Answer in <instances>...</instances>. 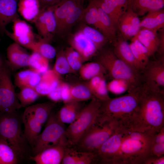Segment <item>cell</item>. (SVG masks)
Masks as SVG:
<instances>
[{"instance_id": "6da1fadb", "label": "cell", "mask_w": 164, "mask_h": 164, "mask_svg": "<svg viewBox=\"0 0 164 164\" xmlns=\"http://www.w3.org/2000/svg\"><path fill=\"white\" fill-rule=\"evenodd\" d=\"M142 85L138 106L128 129L157 132L164 127V91Z\"/></svg>"}, {"instance_id": "7a4b0ae2", "label": "cell", "mask_w": 164, "mask_h": 164, "mask_svg": "<svg viewBox=\"0 0 164 164\" xmlns=\"http://www.w3.org/2000/svg\"><path fill=\"white\" fill-rule=\"evenodd\" d=\"M155 133L128 130L125 134L114 164H144L150 156Z\"/></svg>"}, {"instance_id": "3957f363", "label": "cell", "mask_w": 164, "mask_h": 164, "mask_svg": "<svg viewBox=\"0 0 164 164\" xmlns=\"http://www.w3.org/2000/svg\"><path fill=\"white\" fill-rule=\"evenodd\" d=\"M142 84L125 95L102 101L99 115L114 120L128 128L138 104Z\"/></svg>"}, {"instance_id": "277c9868", "label": "cell", "mask_w": 164, "mask_h": 164, "mask_svg": "<svg viewBox=\"0 0 164 164\" xmlns=\"http://www.w3.org/2000/svg\"><path fill=\"white\" fill-rule=\"evenodd\" d=\"M22 116L16 111H0V139L7 142L18 153L22 160L32 155V148L22 128Z\"/></svg>"}, {"instance_id": "5b68a950", "label": "cell", "mask_w": 164, "mask_h": 164, "mask_svg": "<svg viewBox=\"0 0 164 164\" xmlns=\"http://www.w3.org/2000/svg\"><path fill=\"white\" fill-rule=\"evenodd\" d=\"M97 61L103 66L106 73L112 79L123 82L128 91L142 84V73L118 58L113 50H103L99 55Z\"/></svg>"}, {"instance_id": "8992f818", "label": "cell", "mask_w": 164, "mask_h": 164, "mask_svg": "<svg viewBox=\"0 0 164 164\" xmlns=\"http://www.w3.org/2000/svg\"><path fill=\"white\" fill-rule=\"evenodd\" d=\"M119 125L114 120L98 115L95 122L73 146L79 150L94 153Z\"/></svg>"}, {"instance_id": "52a82bcc", "label": "cell", "mask_w": 164, "mask_h": 164, "mask_svg": "<svg viewBox=\"0 0 164 164\" xmlns=\"http://www.w3.org/2000/svg\"><path fill=\"white\" fill-rule=\"evenodd\" d=\"M102 101L93 97L83 108L76 118L66 128L65 135L68 145L74 146L83 134L95 122Z\"/></svg>"}, {"instance_id": "ba28073f", "label": "cell", "mask_w": 164, "mask_h": 164, "mask_svg": "<svg viewBox=\"0 0 164 164\" xmlns=\"http://www.w3.org/2000/svg\"><path fill=\"white\" fill-rule=\"evenodd\" d=\"M66 128L56 114L51 112L42 132L34 140L32 147V155L37 154L45 149L59 144L68 145L65 135Z\"/></svg>"}, {"instance_id": "9c48e42d", "label": "cell", "mask_w": 164, "mask_h": 164, "mask_svg": "<svg viewBox=\"0 0 164 164\" xmlns=\"http://www.w3.org/2000/svg\"><path fill=\"white\" fill-rule=\"evenodd\" d=\"M22 107L12 82L9 70L3 64L0 68V111L12 113Z\"/></svg>"}, {"instance_id": "30bf717a", "label": "cell", "mask_w": 164, "mask_h": 164, "mask_svg": "<svg viewBox=\"0 0 164 164\" xmlns=\"http://www.w3.org/2000/svg\"><path fill=\"white\" fill-rule=\"evenodd\" d=\"M128 129L119 125L115 132L94 153L95 164H114Z\"/></svg>"}, {"instance_id": "8fae6325", "label": "cell", "mask_w": 164, "mask_h": 164, "mask_svg": "<svg viewBox=\"0 0 164 164\" xmlns=\"http://www.w3.org/2000/svg\"><path fill=\"white\" fill-rule=\"evenodd\" d=\"M12 31L10 32L6 29L4 33L14 42L23 47L32 50L37 39L32 27L26 21L19 18L13 22Z\"/></svg>"}, {"instance_id": "7c38bea8", "label": "cell", "mask_w": 164, "mask_h": 164, "mask_svg": "<svg viewBox=\"0 0 164 164\" xmlns=\"http://www.w3.org/2000/svg\"><path fill=\"white\" fill-rule=\"evenodd\" d=\"M142 83L155 89L164 91V58L149 60L142 73Z\"/></svg>"}, {"instance_id": "4fadbf2b", "label": "cell", "mask_w": 164, "mask_h": 164, "mask_svg": "<svg viewBox=\"0 0 164 164\" xmlns=\"http://www.w3.org/2000/svg\"><path fill=\"white\" fill-rule=\"evenodd\" d=\"M33 23L38 31L39 37L49 42L56 33V28L53 5L43 8Z\"/></svg>"}, {"instance_id": "5bb4252c", "label": "cell", "mask_w": 164, "mask_h": 164, "mask_svg": "<svg viewBox=\"0 0 164 164\" xmlns=\"http://www.w3.org/2000/svg\"><path fill=\"white\" fill-rule=\"evenodd\" d=\"M70 43L71 47L80 55L84 62L91 59L97 50L93 42L80 30L71 36Z\"/></svg>"}, {"instance_id": "9a60e30c", "label": "cell", "mask_w": 164, "mask_h": 164, "mask_svg": "<svg viewBox=\"0 0 164 164\" xmlns=\"http://www.w3.org/2000/svg\"><path fill=\"white\" fill-rule=\"evenodd\" d=\"M140 22L138 16L128 8L120 17L118 25L124 39H131L137 34L140 29Z\"/></svg>"}, {"instance_id": "2e32d148", "label": "cell", "mask_w": 164, "mask_h": 164, "mask_svg": "<svg viewBox=\"0 0 164 164\" xmlns=\"http://www.w3.org/2000/svg\"><path fill=\"white\" fill-rule=\"evenodd\" d=\"M67 145L60 144L45 149L29 159L36 164H60L64 155L65 149Z\"/></svg>"}, {"instance_id": "e0dca14e", "label": "cell", "mask_w": 164, "mask_h": 164, "mask_svg": "<svg viewBox=\"0 0 164 164\" xmlns=\"http://www.w3.org/2000/svg\"><path fill=\"white\" fill-rule=\"evenodd\" d=\"M6 53L8 63L12 69L29 67L30 54L18 43L14 42L10 44L7 49Z\"/></svg>"}, {"instance_id": "ac0fdd59", "label": "cell", "mask_w": 164, "mask_h": 164, "mask_svg": "<svg viewBox=\"0 0 164 164\" xmlns=\"http://www.w3.org/2000/svg\"><path fill=\"white\" fill-rule=\"evenodd\" d=\"M95 160L94 153L81 151L73 146L67 145L65 148L61 164H95Z\"/></svg>"}, {"instance_id": "d6986e66", "label": "cell", "mask_w": 164, "mask_h": 164, "mask_svg": "<svg viewBox=\"0 0 164 164\" xmlns=\"http://www.w3.org/2000/svg\"><path fill=\"white\" fill-rule=\"evenodd\" d=\"M113 51L118 58L134 69L142 73V70L135 59L129 44L123 38H118L115 41Z\"/></svg>"}, {"instance_id": "ffe728a7", "label": "cell", "mask_w": 164, "mask_h": 164, "mask_svg": "<svg viewBox=\"0 0 164 164\" xmlns=\"http://www.w3.org/2000/svg\"><path fill=\"white\" fill-rule=\"evenodd\" d=\"M19 0H0V32L4 33L6 27L19 18L17 11Z\"/></svg>"}, {"instance_id": "44dd1931", "label": "cell", "mask_w": 164, "mask_h": 164, "mask_svg": "<svg viewBox=\"0 0 164 164\" xmlns=\"http://www.w3.org/2000/svg\"><path fill=\"white\" fill-rule=\"evenodd\" d=\"M24 134L31 148L34 140L40 134L43 126L26 108L22 116Z\"/></svg>"}, {"instance_id": "7402d4cb", "label": "cell", "mask_w": 164, "mask_h": 164, "mask_svg": "<svg viewBox=\"0 0 164 164\" xmlns=\"http://www.w3.org/2000/svg\"><path fill=\"white\" fill-rule=\"evenodd\" d=\"M43 7L39 0H19L17 11L25 20L33 23Z\"/></svg>"}, {"instance_id": "603a6c76", "label": "cell", "mask_w": 164, "mask_h": 164, "mask_svg": "<svg viewBox=\"0 0 164 164\" xmlns=\"http://www.w3.org/2000/svg\"><path fill=\"white\" fill-rule=\"evenodd\" d=\"M83 0H60L53 5V12L56 23V33L70 13Z\"/></svg>"}, {"instance_id": "cb8c5ba5", "label": "cell", "mask_w": 164, "mask_h": 164, "mask_svg": "<svg viewBox=\"0 0 164 164\" xmlns=\"http://www.w3.org/2000/svg\"><path fill=\"white\" fill-rule=\"evenodd\" d=\"M164 6V0H130L128 8L138 16L150 11L162 9Z\"/></svg>"}, {"instance_id": "d4e9b609", "label": "cell", "mask_w": 164, "mask_h": 164, "mask_svg": "<svg viewBox=\"0 0 164 164\" xmlns=\"http://www.w3.org/2000/svg\"><path fill=\"white\" fill-rule=\"evenodd\" d=\"M60 77L53 70H48L43 73L35 89L40 95H47L58 85Z\"/></svg>"}, {"instance_id": "484cf974", "label": "cell", "mask_w": 164, "mask_h": 164, "mask_svg": "<svg viewBox=\"0 0 164 164\" xmlns=\"http://www.w3.org/2000/svg\"><path fill=\"white\" fill-rule=\"evenodd\" d=\"M134 36L145 47L149 56L158 51L159 39L157 32L146 29H140Z\"/></svg>"}, {"instance_id": "4316f807", "label": "cell", "mask_w": 164, "mask_h": 164, "mask_svg": "<svg viewBox=\"0 0 164 164\" xmlns=\"http://www.w3.org/2000/svg\"><path fill=\"white\" fill-rule=\"evenodd\" d=\"M80 102L71 101L64 103L56 114L58 119L63 123L70 124L77 117L82 108Z\"/></svg>"}, {"instance_id": "83f0119b", "label": "cell", "mask_w": 164, "mask_h": 164, "mask_svg": "<svg viewBox=\"0 0 164 164\" xmlns=\"http://www.w3.org/2000/svg\"><path fill=\"white\" fill-rule=\"evenodd\" d=\"M140 29H146L157 32L164 26L163 9L150 11L140 22Z\"/></svg>"}, {"instance_id": "f1b7e54d", "label": "cell", "mask_w": 164, "mask_h": 164, "mask_svg": "<svg viewBox=\"0 0 164 164\" xmlns=\"http://www.w3.org/2000/svg\"><path fill=\"white\" fill-rule=\"evenodd\" d=\"M87 84L93 96L101 101L110 98L104 74L94 77L89 80Z\"/></svg>"}, {"instance_id": "f546056e", "label": "cell", "mask_w": 164, "mask_h": 164, "mask_svg": "<svg viewBox=\"0 0 164 164\" xmlns=\"http://www.w3.org/2000/svg\"><path fill=\"white\" fill-rule=\"evenodd\" d=\"M41 75L31 69L21 71L17 73L15 77V84L21 88L25 87L34 88L39 82Z\"/></svg>"}, {"instance_id": "4dcf8cb0", "label": "cell", "mask_w": 164, "mask_h": 164, "mask_svg": "<svg viewBox=\"0 0 164 164\" xmlns=\"http://www.w3.org/2000/svg\"><path fill=\"white\" fill-rule=\"evenodd\" d=\"M56 102L52 101L37 104L26 108L43 126L46 122Z\"/></svg>"}, {"instance_id": "1f68e13d", "label": "cell", "mask_w": 164, "mask_h": 164, "mask_svg": "<svg viewBox=\"0 0 164 164\" xmlns=\"http://www.w3.org/2000/svg\"><path fill=\"white\" fill-rule=\"evenodd\" d=\"M131 39V42L129 44L130 48L143 71L149 60L147 50L135 36Z\"/></svg>"}, {"instance_id": "d6a6232c", "label": "cell", "mask_w": 164, "mask_h": 164, "mask_svg": "<svg viewBox=\"0 0 164 164\" xmlns=\"http://www.w3.org/2000/svg\"><path fill=\"white\" fill-rule=\"evenodd\" d=\"M82 19L87 24L93 26L101 32L98 7L93 0H91L84 9Z\"/></svg>"}, {"instance_id": "836d02e7", "label": "cell", "mask_w": 164, "mask_h": 164, "mask_svg": "<svg viewBox=\"0 0 164 164\" xmlns=\"http://www.w3.org/2000/svg\"><path fill=\"white\" fill-rule=\"evenodd\" d=\"M21 161L15 150L7 142L0 139V164H17Z\"/></svg>"}, {"instance_id": "e575fe53", "label": "cell", "mask_w": 164, "mask_h": 164, "mask_svg": "<svg viewBox=\"0 0 164 164\" xmlns=\"http://www.w3.org/2000/svg\"><path fill=\"white\" fill-rule=\"evenodd\" d=\"M79 72L82 79L88 80L97 76L106 73L104 67L97 61L83 64Z\"/></svg>"}, {"instance_id": "d590c367", "label": "cell", "mask_w": 164, "mask_h": 164, "mask_svg": "<svg viewBox=\"0 0 164 164\" xmlns=\"http://www.w3.org/2000/svg\"><path fill=\"white\" fill-rule=\"evenodd\" d=\"M96 3L98 7L101 28V32L108 39H114L115 36L117 26L108 15Z\"/></svg>"}, {"instance_id": "8d00e7d4", "label": "cell", "mask_w": 164, "mask_h": 164, "mask_svg": "<svg viewBox=\"0 0 164 164\" xmlns=\"http://www.w3.org/2000/svg\"><path fill=\"white\" fill-rule=\"evenodd\" d=\"M71 101L81 102L94 97L87 84H77L70 86Z\"/></svg>"}, {"instance_id": "74e56055", "label": "cell", "mask_w": 164, "mask_h": 164, "mask_svg": "<svg viewBox=\"0 0 164 164\" xmlns=\"http://www.w3.org/2000/svg\"><path fill=\"white\" fill-rule=\"evenodd\" d=\"M83 2L78 5L70 13L56 33H61L67 31L81 19L84 9Z\"/></svg>"}, {"instance_id": "f35d334b", "label": "cell", "mask_w": 164, "mask_h": 164, "mask_svg": "<svg viewBox=\"0 0 164 164\" xmlns=\"http://www.w3.org/2000/svg\"><path fill=\"white\" fill-rule=\"evenodd\" d=\"M94 44L97 50L100 49L108 39L99 30L87 25H84L80 30Z\"/></svg>"}, {"instance_id": "ab89813d", "label": "cell", "mask_w": 164, "mask_h": 164, "mask_svg": "<svg viewBox=\"0 0 164 164\" xmlns=\"http://www.w3.org/2000/svg\"><path fill=\"white\" fill-rule=\"evenodd\" d=\"M32 50L38 53L49 60L54 58L56 54L55 48L48 42L40 38L36 42Z\"/></svg>"}, {"instance_id": "60d3db41", "label": "cell", "mask_w": 164, "mask_h": 164, "mask_svg": "<svg viewBox=\"0 0 164 164\" xmlns=\"http://www.w3.org/2000/svg\"><path fill=\"white\" fill-rule=\"evenodd\" d=\"M20 89L16 94L22 107L27 106L33 103L40 96L34 88L25 87Z\"/></svg>"}, {"instance_id": "b9f144b4", "label": "cell", "mask_w": 164, "mask_h": 164, "mask_svg": "<svg viewBox=\"0 0 164 164\" xmlns=\"http://www.w3.org/2000/svg\"><path fill=\"white\" fill-rule=\"evenodd\" d=\"M49 61L38 53L33 52L30 54V60L29 67L30 69L40 74L48 70Z\"/></svg>"}, {"instance_id": "7bdbcfd3", "label": "cell", "mask_w": 164, "mask_h": 164, "mask_svg": "<svg viewBox=\"0 0 164 164\" xmlns=\"http://www.w3.org/2000/svg\"><path fill=\"white\" fill-rule=\"evenodd\" d=\"M112 20L118 27L119 19L125 12L119 9L113 5L100 0H93Z\"/></svg>"}, {"instance_id": "ee69618b", "label": "cell", "mask_w": 164, "mask_h": 164, "mask_svg": "<svg viewBox=\"0 0 164 164\" xmlns=\"http://www.w3.org/2000/svg\"><path fill=\"white\" fill-rule=\"evenodd\" d=\"M55 63L52 69L57 75H61L72 72L68 64L64 51L61 50L56 55Z\"/></svg>"}, {"instance_id": "f6af8a7d", "label": "cell", "mask_w": 164, "mask_h": 164, "mask_svg": "<svg viewBox=\"0 0 164 164\" xmlns=\"http://www.w3.org/2000/svg\"><path fill=\"white\" fill-rule=\"evenodd\" d=\"M64 51L72 71L74 72L79 70L84 62L79 53L71 47L67 48Z\"/></svg>"}, {"instance_id": "bcb514c9", "label": "cell", "mask_w": 164, "mask_h": 164, "mask_svg": "<svg viewBox=\"0 0 164 164\" xmlns=\"http://www.w3.org/2000/svg\"><path fill=\"white\" fill-rule=\"evenodd\" d=\"M61 98L64 103L71 101L70 97V86L67 84L60 82Z\"/></svg>"}, {"instance_id": "7dc6e473", "label": "cell", "mask_w": 164, "mask_h": 164, "mask_svg": "<svg viewBox=\"0 0 164 164\" xmlns=\"http://www.w3.org/2000/svg\"><path fill=\"white\" fill-rule=\"evenodd\" d=\"M104 2L109 3L119 9L125 12L128 8L130 0H100Z\"/></svg>"}, {"instance_id": "c3c4849f", "label": "cell", "mask_w": 164, "mask_h": 164, "mask_svg": "<svg viewBox=\"0 0 164 164\" xmlns=\"http://www.w3.org/2000/svg\"><path fill=\"white\" fill-rule=\"evenodd\" d=\"M151 154L158 157L164 156V143H152Z\"/></svg>"}, {"instance_id": "681fc988", "label": "cell", "mask_w": 164, "mask_h": 164, "mask_svg": "<svg viewBox=\"0 0 164 164\" xmlns=\"http://www.w3.org/2000/svg\"><path fill=\"white\" fill-rule=\"evenodd\" d=\"M60 83L56 87L51 91L47 95L48 97L51 101L56 102L61 100Z\"/></svg>"}, {"instance_id": "f907efd6", "label": "cell", "mask_w": 164, "mask_h": 164, "mask_svg": "<svg viewBox=\"0 0 164 164\" xmlns=\"http://www.w3.org/2000/svg\"><path fill=\"white\" fill-rule=\"evenodd\" d=\"M164 156L158 157L150 155L145 161L144 164H164Z\"/></svg>"}, {"instance_id": "816d5d0a", "label": "cell", "mask_w": 164, "mask_h": 164, "mask_svg": "<svg viewBox=\"0 0 164 164\" xmlns=\"http://www.w3.org/2000/svg\"><path fill=\"white\" fill-rule=\"evenodd\" d=\"M152 143H164V127L155 134Z\"/></svg>"}, {"instance_id": "f5cc1de1", "label": "cell", "mask_w": 164, "mask_h": 164, "mask_svg": "<svg viewBox=\"0 0 164 164\" xmlns=\"http://www.w3.org/2000/svg\"><path fill=\"white\" fill-rule=\"evenodd\" d=\"M159 39V46L158 51L162 55V56L164 57V33L162 31L161 32Z\"/></svg>"}, {"instance_id": "db71d44e", "label": "cell", "mask_w": 164, "mask_h": 164, "mask_svg": "<svg viewBox=\"0 0 164 164\" xmlns=\"http://www.w3.org/2000/svg\"><path fill=\"white\" fill-rule=\"evenodd\" d=\"M39 0L43 7L54 5L60 1V0Z\"/></svg>"}, {"instance_id": "11a10c76", "label": "cell", "mask_w": 164, "mask_h": 164, "mask_svg": "<svg viewBox=\"0 0 164 164\" xmlns=\"http://www.w3.org/2000/svg\"><path fill=\"white\" fill-rule=\"evenodd\" d=\"M3 64L2 61V60L0 56V68H1Z\"/></svg>"}]
</instances>
